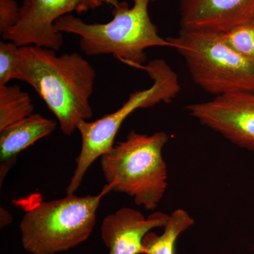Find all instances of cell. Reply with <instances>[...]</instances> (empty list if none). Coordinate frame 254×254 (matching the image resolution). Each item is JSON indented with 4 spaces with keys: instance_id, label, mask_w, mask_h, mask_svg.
Returning a JSON list of instances; mask_svg holds the SVG:
<instances>
[{
    "instance_id": "6da1fadb",
    "label": "cell",
    "mask_w": 254,
    "mask_h": 254,
    "mask_svg": "<svg viewBox=\"0 0 254 254\" xmlns=\"http://www.w3.org/2000/svg\"><path fill=\"white\" fill-rule=\"evenodd\" d=\"M50 48L20 47L16 79L34 88L60 123L65 136L93 115L90 98L94 89L95 68L77 53L58 55Z\"/></svg>"
},
{
    "instance_id": "7a4b0ae2",
    "label": "cell",
    "mask_w": 254,
    "mask_h": 254,
    "mask_svg": "<svg viewBox=\"0 0 254 254\" xmlns=\"http://www.w3.org/2000/svg\"><path fill=\"white\" fill-rule=\"evenodd\" d=\"M157 0H133L114 3L113 18L105 23H87L72 14L57 20L55 28L59 33L80 36V48L88 56L112 54L123 63L140 68L147 60L145 50L153 47H170L167 38L159 36L152 22L148 6Z\"/></svg>"
},
{
    "instance_id": "3957f363",
    "label": "cell",
    "mask_w": 254,
    "mask_h": 254,
    "mask_svg": "<svg viewBox=\"0 0 254 254\" xmlns=\"http://www.w3.org/2000/svg\"><path fill=\"white\" fill-rule=\"evenodd\" d=\"M169 136L131 131L100 158L103 176L112 191L126 193L137 205L154 210L168 187V169L163 156Z\"/></svg>"
},
{
    "instance_id": "277c9868",
    "label": "cell",
    "mask_w": 254,
    "mask_h": 254,
    "mask_svg": "<svg viewBox=\"0 0 254 254\" xmlns=\"http://www.w3.org/2000/svg\"><path fill=\"white\" fill-rule=\"evenodd\" d=\"M110 191L106 185L98 195L73 193L23 207L19 225L23 248L31 254H55L86 242L96 223L100 201Z\"/></svg>"
},
{
    "instance_id": "5b68a950",
    "label": "cell",
    "mask_w": 254,
    "mask_h": 254,
    "mask_svg": "<svg viewBox=\"0 0 254 254\" xmlns=\"http://www.w3.org/2000/svg\"><path fill=\"white\" fill-rule=\"evenodd\" d=\"M167 39L203 91L215 97L254 93V64L229 46L223 32L181 28L177 36Z\"/></svg>"
},
{
    "instance_id": "8992f818",
    "label": "cell",
    "mask_w": 254,
    "mask_h": 254,
    "mask_svg": "<svg viewBox=\"0 0 254 254\" xmlns=\"http://www.w3.org/2000/svg\"><path fill=\"white\" fill-rule=\"evenodd\" d=\"M141 69L153 81L150 88L131 93L123 106L113 113L93 122L82 121L78 124L81 151L76 159V168L66 189V194H73L78 190L92 164L113 148L120 127L131 113L159 103H170L180 93L181 86L178 76L165 60H152Z\"/></svg>"
},
{
    "instance_id": "52a82bcc",
    "label": "cell",
    "mask_w": 254,
    "mask_h": 254,
    "mask_svg": "<svg viewBox=\"0 0 254 254\" xmlns=\"http://www.w3.org/2000/svg\"><path fill=\"white\" fill-rule=\"evenodd\" d=\"M103 2V0H23L17 24L1 36L19 47L36 46L58 51L64 41L62 33L55 30V21L73 11L81 14L97 9Z\"/></svg>"
},
{
    "instance_id": "ba28073f",
    "label": "cell",
    "mask_w": 254,
    "mask_h": 254,
    "mask_svg": "<svg viewBox=\"0 0 254 254\" xmlns=\"http://www.w3.org/2000/svg\"><path fill=\"white\" fill-rule=\"evenodd\" d=\"M185 108L203 126L237 146L254 152V93L219 95Z\"/></svg>"
},
{
    "instance_id": "9c48e42d",
    "label": "cell",
    "mask_w": 254,
    "mask_h": 254,
    "mask_svg": "<svg viewBox=\"0 0 254 254\" xmlns=\"http://www.w3.org/2000/svg\"><path fill=\"white\" fill-rule=\"evenodd\" d=\"M170 215L156 212L148 218L135 209L123 208L107 215L101 237L109 254H143V239L152 230L164 227Z\"/></svg>"
},
{
    "instance_id": "30bf717a",
    "label": "cell",
    "mask_w": 254,
    "mask_h": 254,
    "mask_svg": "<svg viewBox=\"0 0 254 254\" xmlns=\"http://www.w3.org/2000/svg\"><path fill=\"white\" fill-rule=\"evenodd\" d=\"M181 28L225 32L254 18V0H179Z\"/></svg>"
},
{
    "instance_id": "8fae6325",
    "label": "cell",
    "mask_w": 254,
    "mask_h": 254,
    "mask_svg": "<svg viewBox=\"0 0 254 254\" xmlns=\"http://www.w3.org/2000/svg\"><path fill=\"white\" fill-rule=\"evenodd\" d=\"M56 126L53 120L40 114H33L0 131L1 185L17 155L38 140L51 134Z\"/></svg>"
},
{
    "instance_id": "7c38bea8",
    "label": "cell",
    "mask_w": 254,
    "mask_h": 254,
    "mask_svg": "<svg viewBox=\"0 0 254 254\" xmlns=\"http://www.w3.org/2000/svg\"><path fill=\"white\" fill-rule=\"evenodd\" d=\"M194 224V220L184 209H177L169 216L163 233L150 232L143 239V254H175V244L182 232Z\"/></svg>"
},
{
    "instance_id": "4fadbf2b",
    "label": "cell",
    "mask_w": 254,
    "mask_h": 254,
    "mask_svg": "<svg viewBox=\"0 0 254 254\" xmlns=\"http://www.w3.org/2000/svg\"><path fill=\"white\" fill-rule=\"evenodd\" d=\"M34 105L18 85H0V131L31 116Z\"/></svg>"
},
{
    "instance_id": "5bb4252c",
    "label": "cell",
    "mask_w": 254,
    "mask_h": 254,
    "mask_svg": "<svg viewBox=\"0 0 254 254\" xmlns=\"http://www.w3.org/2000/svg\"><path fill=\"white\" fill-rule=\"evenodd\" d=\"M224 34L229 46L254 64V18L237 25Z\"/></svg>"
},
{
    "instance_id": "9a60e30c",
    "label": "cell",
    "mask_w": 254,
    "mask_h": 254,
    "mask_svg": "<svg viewBox=\"0 0 254 254\" xmlns=\"http://www.w3.org/2000/svg\"><path fill=\"white\" fill-rule=\"evenodd\" d=\"M19 46L13 42L0 43V85L16 79L20 63Z\"/></svg>"
},
{
    "instance_id": "2e32d148",
    "label": "cell",
    "mask_w": 254,
    "mask_h": 254,
    "mask_svg": "<svg viewBox=\"0 0 254 254\" xmlns=\"http://www.w3.org/2000/svg\"><path fill=\"white\" fill-rule=\"evenodd\" d=\"M20 8L16 0H0V33L4 34L17 24Z\"/></svg>"
},
{
    "instance_id": "e0dca14e",
    "label": "cell",
    "mask_w": 254,
    "mask_h": 254,
    "mask_svg": "<svg viewBox=\"0 0 254 254\" xmlns=\"http://www.w3.org/2000/svg\"><path fill=\"white\" fill-rule=\"evenodd\" d=\"M12 222V217L4 208L0 209V227L1 228L8 226Z\"/></svg>"
}]
</instances>
